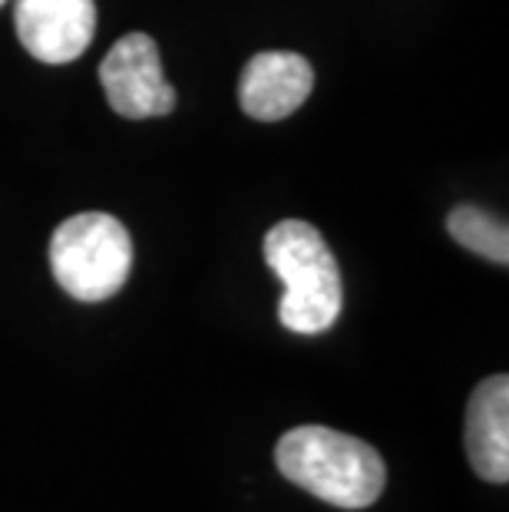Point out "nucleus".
Here are the masks:
<instances>
[{
	"label": "nucleus",
	"mask_w": 509,
	"mask_h": 512,
	"mask_svg": "<svg viewBox=\"0 0 509 512\" xmlns=\"http://www.w3.org/2000/svg\"><path fill=\"white\" fill-rule=\"evenodd\" d=\"M314 90V70L301 53L265 50L245 63L238 80V103L258 123H278L301 110Z\"/></svg>",
	"instance_id": "6"
},
{
	"label": "nucleus",
	"mask_w": 509,
	"mask_h": 512,
	"mask_svg": "<svg viewBox=\"0 0 509 512\" xmlns=\"http://www.w3.org/2000/svg\"><path fill=\"white\" fill-rule=\"evenodd\" d=\"M467 460L486 483L509 479V377L493 374L470 394L467 403Z\"/></svg>",
	"instance_id": "7"
},
{
	"label": "nucleus",
	"mask_w": 509,
	"mask_h": 512,
	"mask_svg": "<svg viewBox=\"0 0 509 512\" xmlns=\"http://www.w3.org/2000/svg\"><path fill=\"white\" fill-rule=\"evenodd\" d=\"M0 4H4V0H0Z\"/></svg>",
	"instance_id": "9"
},
{
	"label": "nucleus",
	"mask_w": 509,
	"mask_h": 512,
	"mask_svg": "<svg viewBox=\"0 0 509 512\" xmlns=\"http://www.w3.org/2000/svg\"><path fill=\"white\" fill-rule=\"evenodd\" d=\"M17 40L40 63H70L83 57L96 34L93 0H17Z\"/></svg>",
	"instance_id": "5"
},
{
	"label": "nucleus",
	"mask_w": 509,
	"mask_h": 512,
	"mask_svg": "<svg viewBox=\"0 0 509 512\" xmlns=\"http://www.w3.org/2000/svg\"><path fill=\"white\" fill-rule=\"evenodd\" d=\"M447 232L457 245L467 252L480 255L493 265H506L509 261V228L503 219L483 212L480 205H457L447 219Z\"/></svg>",
	"instance_id": "8"
},
{
	"label": "nucleus",
	"mask_w": 509,
	"mask_h": 512,
	"mask_svg": "<svg viewBox=\"0 0 509 512\" xmlns=\"http://www.w3.org/2000/svg\"><path fill=\"white\" fill-rule=\"evenodd\" d=\"M265 261L281 281L278 321L291 334H324L344 308L338 258L311 222L285 219L265 235Z\"/></svg>",
	"instance_id": "2"
},
{
	"label": "nucleus",
	"mask_w": 509,
	"mask_h": 512,
	"mask_svg": "<svg viewBox=\"0 0 509 512\" xmlns=\"http://www.w3.org/2000/svg\"><path fill=\"white\" fill-rule=\"evenodd\" d=\"M100 83L110 106L126 119L169 116L179 103L162 73L156 40L149 34L119 37L100 63Z\"/></svg>",
	"instance_id": "4"
},
{
	"label": "nucleus",
	"mask_w": 509,
	"mask_h": 512,
	"mask_svg": "<svg viewBox=\"0 0 509 512\" xmlns=\"http://www.w3.org/2000/svg\"><path fill=\"white\" fill-rule=\"evenodd\" d=\"M50 268L70 298L96 304L113 298L133 271V238L116 215L80 212L50 238Z\"/></svg>",
	"instance_id": "3"
},
{
	"label": "nucleus",
	"mask_w": 509,
	"mask_h": 512,
	"mask_svg": "<svg viewBox=\"0 0 509 512\" xmlns=\"http://www.w3.org/2000/svg\"><path fill=\"white\" fill-rule=\"evenodd\" d=\"M275 466L288 483L338 509L374 506L387 479V466L371 443L318 423L288 430L275 446Z\"/></svg>",
	"instance_id": "1"
}]
</instances>
